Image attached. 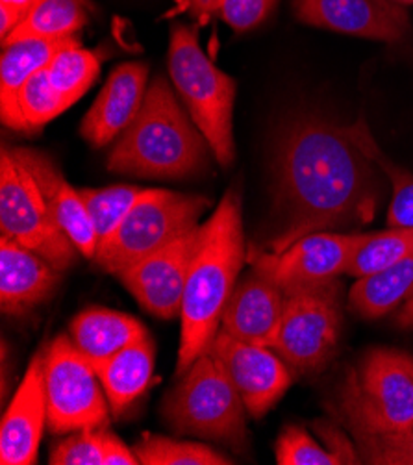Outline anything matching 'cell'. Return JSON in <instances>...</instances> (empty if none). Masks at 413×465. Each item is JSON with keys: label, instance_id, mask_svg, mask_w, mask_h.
<instances>
[{"label": "cell", "instance_id": "33", "mask_svg": "<svg viewBox=\"0 0 413 465\" xmlns=\"http://www.w3.org/2000/svg\"><path fill=\"white\" fill-rule=\"evenodd\" d=\"M279 465H341V458L317 445L304 429L286 427L277 441Z\"/></svg>", "mask_w": 413, "mask_h": 465}, {"label": "cell", "instance_id": "28", "mask_svg": "<svg viewBox=\"0 0 413 465\" xmlns=\"http://www.w3.org/2000/svg\"><path fill=\"white\" fill-rule=\"evenodd\" d=\"M67 108V103L53 85L47 67H44L32 74L19 91L15 130L26 134L39 132Z\"/></svg>", "mask_w": 413, "mask_h": 465}, {"label": "cell", "instance_id": "32", "mask_svg": "<svg viewBox=\"0 0 413 465\" xmlns=\"http://www.w3.org/2000/svg\"><path fill=\"white\" fill-rule=\"evenodd\" d=\"M104 429H82L71 432V436L51 449L49 463L104 465Z\"/></svg>", "mask_w": 413, "mask_h": 465}, {"label": "cell", "instance_id": "24", "mask_svg": "<svg viewBox=\"0 0 413 465\" xmlns=\"http://www.w3.org/2000/svg\"><path fill=\"white\" fill-rule=\"evenodd\" d=\"M85 23V0H37L3 45L28 37L71 39Z\"/></svg>", "mask_w": 413, "mask_h": 465}, {"label": "cell", "instance_id": "29", "mask_svg": "<svg viewBox=\"0 0 413 465\" xmlns=\"http://www.w3.org/2000/svg\"><path fill=\"white\" fill-rule=\"evenodd\" d=\"M78 192L85 203L91 221L95 224L99 247H103L115 234L145 190L137 188V185H110V188H87Z\"/></svg>", "mask_w": 413, "mask_h": 465}, {"label": "cell", "instance_id": "25", "mask_svg": "<svg viewBox=\"0 0 413 465\" xmlns=\"http://www.w3.org/2000/svg\"><path fill=\"white\" fill-rule=\"evenodd\" d=\"M356 147L369 156L377 167L388 176L393 185V197L388 210V224L395 226H413V174L400 165L393 163L379 147L375 137L363 119L354 124L345 126Z\"/></svg>", "mask_w": 413, "mask_h": 465}, {"label": "cell", "instance_id": "34", "mask_svg": "<svg viewBox=\"0 0 413 465\" xmlns=\"http://www.w3.org/2000/svg\"><path fill=\"white\" fill-rule=\"evenodd\" d=\"M277 0H222L217 17L236 32L256 28L267 19Z\"/></svg>", "mask_w": 413, "mask_h": 465}, {"label": "cell", "instance_id": "6", "mask_svg": "<svg viewBox=\"0 0 413 465\" xmlns=\"http://www.w3.org/2000/svg\"><path fill=\"white\" fill-rule=\"evenodd\" d=\"M169 76L190 117L208 139L215 160L222 167L231 165L236 158L232 132L236 82L206 56L197 26H172Z\"/></svg>", "mask_w": 413, "mask_h": 465}, {"label": "cell", "instance_id": "7", "mask_svg": "<svg viewBox=\"0 0 413 465\" xmlns=\"http://www.w3.org/2000/svg\"><path fill=\"white\" fill-rule=\"evenodd\" d=\"M210 199L169 190H145L117 228L97 251V263L119 274L123 269L162 251L199 226Z\"/></svg>", "mask_w": 413, "mask_h": 465}, {"label": "cell", "instance_id": "26", "mask_svg": "<svg viewBox=\"0 0 413 465\" xmlns=\"http://www.w3.org/2000/svg\"><path fill=\"white\" fill-rule=\"evenodd\" d=\"M101 71V58L97 53L82 49L74 37L67 39L47 65L49 78L62 99L71 108L80 101L85 91L93 85Z\"/></svg>", "mask_w": 413, "mask_h": 465}, {"label": "cell", "instance_id": "17", "mask_svg": "<svg viewBox=\"0 0 413 465\" xmlns=\"http://www.w3.org/2000/svg\"><path fill=\"white\" fill-rule=\"evenodd\" d=\"M149 67L123 64L108 78L93 106L85 114L80 134L93 147H106L140 114L147 95Z\"/></svg>", "mask_w": 413, "mask_h": 465}, {"label": "cell", "instance_id": "30", "mask_svg": "<svg viewBox=\"0 0 413 465\" xmlns=\"http://www.w3.org/2000/svg\"><path fill=\"white\" fill-rule=\"evenodd\" d=\"M143 465H231V458L222 456L204 443L178 441L163 436L145 434L133 445Z\"/></svg>", "mask_w": 413, "mask_h": 465}, {"label": "cell", "instance_id": "39", "mask_svg": "<svg viewBox=\"0 0 413 465\" xmlns=\"http://www.w3.org/2000/svg\"><path fill=\"white\" fill-rule=\"evenodd\" d=\"M395 324L402 331H413V295L397 310Z\"/></svg>", "mask_w": 413, "mask_h": 465}, {"label": "cell", "instance_id": "20", "mask_svg": "<svg viewBox=\"0 0 413 465\" xmlns=\"http://www.w3.org/2000/svg\"><path fill=\"white\" fill-rule=\"evenodd\" d=\"M69 334L80 352L95 367L133 341L145 338L147 329L132 315L95 306L73 319Z\"/></svg>", "mask_w": 413, "mask_h": 465}, {"label": "cell", "instance_id": "23", "mask_svg": "<svg viewBox=\"0 0 413 465\" xmlns=\"http://www.w3.org/2000/svg\"><path fill=\"white\" fill-rule=\"evenodd\" d=\"M413 295V254L377 272L361 276L349 293L350 308L365 319H380Z\"/></svg>", "mask_w": 413, "mask_h": 465}, {"label": "cell", "instance_id": "15", "mask_svg": "<svg viewBox=\"0 0 413 465\" xmlns=\"http://www.w3.org/2000/svg\"><path fill=\"white\" fill-rule=\"evenodd\" d=\"M47 423V399H44L43 356L37 354L26 369L0 425V463L34 465Z\"/></svg>", "mask_w": 413, "mask_h": 465}, {"label": "cell", "instance_id": "19", "mask_svg": "<svg viewBox=\"0 0 413 465\" xmlns=\"http://www.w3.org/2000/svg\"><path fill=\"white\" fill-rule=\"evenodd\" d=\"M60 271L37 252L0 238V308L6 315H25L47 301L60 284Z\"/></svg>", "mask_w": 413, "mask_h": 465}, {"label": "cell", "instance_id": "35", "mask_svg": "<svg viewBox=\"0 0 413 465\" xmlns=\"http://www.w3.org/2000/svg\"><path fill=\"white\" fill-rule=\"evenodd\" d=\"M315 429L319 430L320 438H325L330 450L341 458L343 463H361L358 449L352 447V443L345 438L343 432H339V429H336L334 425L325 423V421L315 423Z\"/></svg>", "mask_w": 413, "mask_h": 465}, {"label": "cell", "instance_id": "36", "mask_svg": "<svg viewBox=\"0 0 413 465\" xmlns=\"http://www.w3.org/2000/svg\"><path fill=\"white\" fill-rule=\"evenodd\" d=\"M142 463L135 450L126 447L117 436L104 429V465H137Z\"/></svg>", "mask_w": 413, "mask_h": 465}, {"label": "cell", "instance_id": "38", "mask_svg": "<svg viewBox=\"0 0 413 465\" xmlns=\"http://www.w3.org/2000/svg\"><path fill=\"white\" fill-rule=\"evenodd\" d=\"M221 3H222V0H186L188 8H190L195 15L202 17V19L211 17V15H217V12H219V8H221Z\"/></svg>", "mask_w": 413, "mask_h": 465}, {"label": "cell", "instance_id": "8", "mask_svg": "<svg viewBox=\"0 0 413 465\" xmlns=\"http://www.w3.org/2000/svg\"><path fill=\"white\" fill-rule=\"evenodd\" d=\"M341 324L339 278L286 290L284 313L272 351L297 373L313 375L334 358Z\"/></svg>", "mask_w": 413, "mask_h": 465}, {"label": "cell", "instance_id": "21", "mask_svg": "<svg viewBox=\"0 0 413 465\" xmlns=\"http://www.w3.org/2000/svg\"><path fill=\"white\" fill-rule=\"evenodd\" d=\"M154 343L149 334L95 365L110 410L121 417L151 386L154 373Z\"/></svg>", "mask_w": 413, "mask_h": 465}, {"label": "cell", "instance_id": "3", "mask_svg": "<svg viewBox=\"0 0 413 465\" xmlns=\"http://www.w3.org/2000/svg\"><path fill=\"white\" fill-rule=\"evenodd\" d=\"M210 143L174 97L169 82L156 76L143 106L117 137L108 171L137 178L180 180L210 165Z\"/></svg>", "mask_w": 413, "mask_h": 465}, {"label": "cell", "instance_id": "27", "mask_svg": "<svg viewBox=\"0 0 413 465\" xmlns=\"http://www.w3.org/2000/svg\"><path fill=\"white\" fill-rule=\"evenodd\" d=\"M413 254V226H395L382 232H369L354 254L345 274L361 278L386 269Z\"/></svg>", "mask_w": 413, "mask_h": 465}, {"label": "cell", "instance_id": "2", "mask_svg": "<svg viewBox=\"0 0 413 465\" xmlns=\"http://www.w3.org/2000/svg\"><path fill=\"white\" fill-rule=\"evenodd\" d=\"M245 260L241 197L236 190H228L211 217L199 230V242L180 310L178 379L210 349L221 329L222 312L234 293Z\"/></svg>", "mask_w": 413, "mask_h": 465}, {"label": "cell", "instance_id": "5", "mask_svg": "<svg viewBox=\"0 0 413 465\" xmlns=\"http://www.w3.org/2000/svg\"><path fill=\"white\" fill-rule=\"evenodd\" d=\"M334 413L345 429L402 432L413 429V356L371 349L349 369Z\"/></svg>", "mask_w": 413, "mask_h": 465}, {"label": "cell", "instance_id": "31", "mask_svg": "<svg viewBox=\"0 0 413 465\" xmlns=\"http://www.w3.org/2000/svg\"><path fill=\"white\" fill-rule=\"evenodd\" d=\"M361 463L413 465V429L402 432H369L350 429Z\"/></svg>", "mask_w": 413, "mask_h": 465}, {"label": "cell", "instance_id": "9", "mask_svg": "<svg viewBox=\"0 0 413 465\" xmlns=\"http://www.w3.org/2000/svg\"><path fill=\"white\" fill-rule=\"evenodd\" d=\"M0 228L3 236L37 252L58 271L76 260L78 249L54 221L39 183L12 149L0 154Z\"/></svg>", "mask_w": 413, "mask_h": 465}, {"label": "cell", "instance_id": "41", "mask_svg": "<svg viewBox=\"0 0 413 465\" xmlns=\"http://www.w3.org/2000/svg\"><path fill=\"white\" fill-rule=\"evenodd\" d=\"M393 3H398V5H413V0H393Z\"/></svg>", "mask_w": 413, "mask_h": 465}, {"label": "cell", "instance_id": "18", "mask_svg": "<svg viewBox=\"0 0 413 465\" xmlns=\"http://www.w3.org/2000/svg\"><path fill=\"white\" fill-rule=\"evenodd\" d=\"M12 153L39 183L54 221L74 243L78 252L85 258H95L99 249L97 230L80 192L71 188L60 167L47 154L34 149H12Z\"/></svg>", "mask_w": 413, "mask_h": 465}, {"label": "cell", "instance_id": "11", "mask_svg": "<svg viewBox=\"0 0 413 465\" xmlns=\"http://www.w3.org/2000/svg\"><path fill=\"white\" fill-rule=\"evenodd\" d=\"M365 238L367 234L358 232H315L280 254H269L249 245L247 262L286 292L329 282L345 274Z\"/></svg>", "mask_w": 413, "mask_h": 465}, {"label": "cell", "instance_id": "16", "mask_svg": "<svg viewBox=\"0 0 413 465\" xmlns=\"http://www.w3.org/2000/svg\"><path fill=\"white\" fill-rule=\"evenodd\" d=\"M284 313V292L254 271L236 284L221 319V331L261 347L274 345Z\"/></svg>", "mask_w": 413, "mask_h": 465}, {"label": "cell", "instance_id": "40", "mask_svg": "<svg viewBox=\"0 0 413 465\" xmlns=\"http://www.w3.org/2000/svg\"><path fill=\"white\" fill-rule=\"evenodd\" d=\"M35 3H37V0H0V5L10 6V8L21 12L23 15H26V12H28ZM23 19H25V17H23Z\"/></svg>", "mask_w": 413, "mask_h": 465}, {"label": "cell", "instance_id": "14", "mask_svg": "<svg viewBox=\"0 0 413 465\" xmlns=\"http://www.w3.org/2000/svg\"><path fill=\"white\" fill-rule=\"evenodd\" d=\"M299 21L347 35L397 41L409 19L402 5L393 0H293Z\"/></svg>", "mask_w": 413, "mask_h": 465}, {"label": "cell", "instance_id": "1", "mask_svg": "<svg viewBox=\"0 0 413 465\" xmlns=\"http://www.w3.org/2000/svg\"><path fill=\"white\" fill-rule=\"evenodd\" d=\"M377 163L345 126L304 117L293 123L277 153V224L265 245L280 254L315 232H349L369 224L384 199Z\"/></svg>", "mask_w": 413, "mask_h": 465}, {"label": "cell", "instance_id": "4", "mask_svg": "<svg viewBox=\"0 0 413 465\" xmlns=\"http://www.w3.org/2000/svg\"><path fill=\"white\" fill-rule=\"evenodd\" d=\"M245 411L240 391L210 349L180 377L162 406L165 423L176 434L211 440L240 454L249 449Z\"/></svg>", "mask_w": 413, "mask_h": 465}, {"label": "cell", "instance_id": "22", "mask_svg": "<svg viewBox=\"0 0 413 465\" xmlns=\"http://www.w3.org/2000/svg\"><path fill=\"white\" fill-rule=\"evenodd\" d=\"M64 41H49L39 37L19 39L3 45L0 58V115L3 123L15 130L17 123V95L26 80L44 69L58 53Z\"/></svg>", "mask_w": 413, "mask_h": 465}, {"label": "cell", "instance_id": "12", "mask_svg": "<svg viewBox=\"0 0 413 465\" xmlns=\"http://www.w3.org/2000/svg\"><path fill=\"white\" fill-rule=\"evenodd\" d=\"M199 230L201 224L190 234L115 274L149 313L160 319L180 317Z\"/></svg>", "mask_w": 413, "mask_h": 465}, {"label": "cell", "instance_id": "13", "mask_svg": "<svg viewBox=\"0 0 413 465\" xmlns=\"http://www.w3.org/2000/svg\"><path fill=\"white\" fill-rule=\"evenodd\" d=\"M210 351L221 360L252 417L265 415L291 386L290 365L270 347L245 343L219 329Z\"/></svg>", "mask_w": 413, "mask_h": 465}, {"label": "cell", "instance_id": "37", "mask_svg": "<svg viewBox=\"0 0 413 465\" xmlns=\"http://www.w3.org/2000/svg\"><path fill=\"white\" fill-rule=\"evenodd\" d=\"M23 17L25 15L21 12H17L10 6L0 5V37H3V41L19 26Z\"/></svg>", "mask_w": 413, "mask_h": 465}, {"label": "cell", "instance_id": "10", "mask_svg": "<svg viewBox=\"0 0 413 465\" xmlns=\"http://www.w3.org/2000/svg\"><path fill=\"white\" fill-rule=\"evenodd\" d=\"M47 425L54 434L104 429L110 404L95 367L65 334L43 354Z\"/></svg>", "mask_w": 413, "mask_h": 465}]
</instances>
